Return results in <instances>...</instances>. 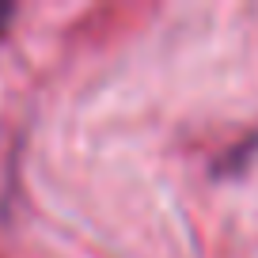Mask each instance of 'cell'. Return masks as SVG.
I'll use <instances>...</instances> for the list:
<instances>
[{
    "mask_svg": "<svg viewBox=\"0 0 258 258\" xmlns=\"http://www.w3.org/2000/svg\"><path fill=\"white\" fill-rule=\"evenodd\" d=\"M8 19H12V8H8V4H0V31H4V23H8Z\"/></svg>",
    "mask_w": 258,
    "mask_h": 258,
    "instance_id": "1",
    "label": "cell"
}]
</instances>
